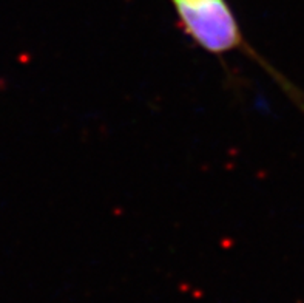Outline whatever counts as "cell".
Masks as SVG:
<instances>
[{
	"label": "cell",
	"mask_w": 304,
	"mask_h": 303,
	"mask_svg": "<svg viewBox=\"0 0 304 303\" xmlns=\"http://www.w3.org/2000/svg\"><path fill=\"white\" fill-rule=\"evenodd\" d=\"M184 31L206 52L227 55L246 49L238 20L227 0H171Z\"/></svg>",
	"instance_id": "6da1fadb"
}]
</instances>
